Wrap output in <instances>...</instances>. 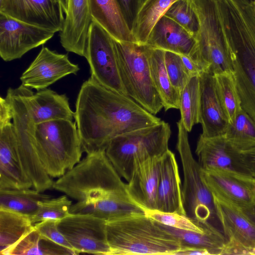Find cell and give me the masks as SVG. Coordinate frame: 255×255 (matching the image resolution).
<instances>
[{"label": "cell", "instance_id": "cell-1", "mask_svg": "<svg viewBox=\"0 0 255 255\" xmlns=\"http://www.w3.org/2000/svg\"><path fill=\"white\" fill-rule=\"evenodd\" d=\"M74 119L86 154L105 149L117 135L161 121L129 97L105 87L91 77L79 92Z\"/></svg>", "mask_w": 255, "mask_h": 255}, {"label": "cell", "instance_id": "cell-2", "mask_svg": "<svg viewBox=\"0 0 255 255\" xmlns=\"http://www.w3.org/2000/svg\"><path fill=\"white\" fill-rule=\"evenodd\" d=\"M219 8L242 107L255 120V10L251 0H220Z\"/></svg>", "mask_w": 255, "mask_h": 255}, {"label": "cell", "instance_id": "cell-3", "mask_svg": "<svg viewBox=\"0 0 255 255\" xmlns=\"http://www.w3.org/2000/svg\"><path fill=\"white\" fill-rule=\"evenodd\" d=\"M111 255H173L182 244L160 223L144 213L106 222Z\"/></svg>", "mask_w": 255, "mask_h": 255}, {"label": "cell", "instance_id": "cell-4", "mask_svg": "<svg viewBox=\"0 0 255 255\" xmlns=\"http://www.w3.org/2000/svg\"><path fill=\"white\" fill-rule=\"evenodd\" d=\"M53 188L77 202H95L126 190L105 149L87 154L54 182Z\"/></svg>", "mask_w": 255, "mask_h": 255}, {"label": "cell", "instance_id": "cell-5", "mask_svg": "<svg viewBox=\"0 0 255 255\" xmlns=\"http://www.w3.org/2000/svg\"><path fill=\"white\" fill-rule=\"evenodd\" d=\"M35 147L47 173L59 178L81 160L82 146L75 122L58 119L35 124Z\"/></svg>", "mask_w": 255, "mask_h": 255}, {"label": "cell", "instance_id": "cell-6", "mask_svg": "<svg viewBox=\"0 0 255 255\" xmlns=\"http://www.w3.org/2000/svg\"><path fill=\"white\" fill-rule=\"evenodd\" d=\"M171 133L169 124L161 121L113 137L106 147V154L120 176L128 181L135 163L161 156L169 149Z\"/></svg>", "mask_w": 255, "mask_h": 255}, {"label": "cell", "instance_id": "cell-7", "mask_svg": "<svg viewBox=\"0 0 255 255\" xmlns=\"http://www.w3.org/2000/svg\"><path fill=\"white\" fill-rule=\"evenodd\" d=\"M219 0H193L199 29L191 58L198 62L205 72L213 74L234 72L221 20Z\"/></svg>", "mask_w": 255, "mask_h": 255}, {"label": "cell", "instance_id": "cell-8", "mask_svg": "<svg viewBox=\"0 0 255 255\" xmlns=\"http://www.w3.org/2000/svg\"><path fill=\"white\" fill-rule=\"evenodd\" d=\"M121 80L126 94L153 115L163 108V102L152 82L147 45L114 39Z\"/></svg>", "mask_w": 255, "mask_h": 255}, {"label": "cell", "instance_id": "cell-9", "mask_svg": "<svg viewBox=\"0 0 255 255\" xmlns=\"http://www.w3.org/2000/svg\"><path fill=\"white\" fill-rule=\"evenodd\" d=\"M177 125V149L182 166V197L186 215L197 223H208L222 231L219 226L213 196L202 179L200 165L193 156L188 131L180 120Z\"/></svg>", "mask_w": 255, "mask_h": 255}, {"label": "cell", "instance_id": "cell-10", "mask_svg": "<svg viewBox=\"0 0 255 255\" xmlns=\"http://www.w3.org/2000/svg\"><path fill=\"white\" fill-rule=\"evenodd\" d=\"M6 97L11 105L12 122L19 156L33 188L40 192L53 188L54 181L45 170L35 147L33 137L35 123L21 89L9 88Z\"/></svg>", "mask_w": 255, "mask_h": 255}, {"label": "cell", "instance_id": "cell-11", "mask_svg": "<svg viewBox=\"0 0 255 255\" xmlns=\"http://www.w3.org/2000/svg\"><path fill=\"white\" fill-rule=\"evenodd\" d=\"M85 58L90 66L91 77L105 87L127 96L119 74L114 39L93 20Z\"/></svg>", "mask_w": 255, "mask_h": 255}, {"label": "cell", "instance_id": "cell-12", "mask_svg": "<svg viewBox=\"0 0 255 255\" xmlns=\"http://www.w3.org/2000/svg\"><path fill=\"white\" fill-rule=\"evenodd\" d=\"M106 222L91 215L69 213L58 221V227L77 255H111Z\"/></svg>", "mask_w": 255, "mask_h": 255}, {"label": "cell", "instance_id": "cell-13", "mask_svg": "<svg viewBox=\"0 0 255 255\" xmlns=\"http://www.w3.org/2000/svg\"><path fill=\"white\" fill-rule=\"evenodd\" d=\"M212 195L217 217L226 239L222 255H251L255 248V225L240 208Z\"/></svg>", "mask_w": 255, "mask_h": 255}, {"label": "cell", "instance_id": "cell-14", "mask_svg": "<svg viewBox=\"0 0 255 255\" xmlns=\"http://www.w3.org/2000/svg\"><path fill=\"white\" fill-rule=\"evenodd\" d=\"M54 32L27 24L0 13V55L4 61L20 58L43 45Z\"/></svg>", "mask_w": 255, "mask_h": 255}, {"label": "cell", "instance_id": "cell-15", "mask_svg": "<svg viewBox=\"0 0 255 255\" xmlns=\"http://www.w3.org/2000/svg\"><path fill=\"white\" fill-rule=\"evenodd\" d=\"M0 13L54 33L62 30L65 20L59 0H0Z\"/></svg>", "mask_w": 255, "mask_h": 255}, {"label": "cell", "instance_id": "cell-16", "mask_svg": "<svg viewBox=\"0 0 255 255\" xmlns=\"http://www.w3.org/2000/svg\"><path fill=\"white\" fill-rule=\"evenodd\" d=\"M12 116L0 115V189L32 187L19 156Z\"/></svg>", "mask_w": 255, "mask_h": 255}, {"label": "cell", "instance_id": "cell-17", "mask_svg": "<svg viewBox=\"0 0 255 255\" xmlns=\"http://www.w3.org/2000/svg\"><path fill=\"white\" fill-rule=\"evenodd\" d=\"M79 70L78 65L71 62L67 54L58 53L43 46L21 75V85L39 91L67 75H76Z\"/></svg>", "mask_w": 255, "mask_h": 255}, {"label": "cell", "instance_id": "cell-18", "mask_svg": "<svg viewBox=\"0 0 255 255\" xmlns=\"http://www.w3.org/2000/svg\"><path fill=\"white\" fill-rule=\"evenodd\" d=\"M202 179L212 194L240 208L255 203V180L250 176L221 169H203Z\"/></svg>", "mask_w": 255, "mask_h": 255}, {"label": "cell", "instance_id": "cell-19", "mask_svg": "<svg viewBox=\"0 0 255 255\" xmlns=\"http://www.w3.org/2000/svg\"><path fill=\"white\" fill-rule=\"evenodd\" d=\"M195 153L203 169H221L252 177L241 152L229 142L225 134L213 137L200 134Z\"/></svg>", "mask_w": 255, "mask_h": 255}, {"label": "cell", "instance_id": "cell-20", "mask_svg": "<svg viewBox=\"0 0 255 255\" xmlns=\"http://www.w3.org/2000/svg\"><path fill=\"white\" fill-rule=\"evenodd\" d=\"M60 41L68 52L84 57L89 31L93 21L90 0H68V8Z\"/></svg>", "mask_w": 255, "mask_h": 255}, {"label": "cell", "instance_id": "cell-21", "mask_svg": "<svg viewBox=\"0 0 255 255\" xmlns=\"http://www.w3.org/2000/svg\"><path fill=\"white\" fill-rule=\"evenodd\" d=\"M162 156L135 163L130 178L126 184L131 200L144 211L156 210V197Z\"/></svg>", "mask_w": 255, "mask_h": 255}, {"label": "cell", "instance_id": "cell-22", "mask_svg": "<svg viewBox=\"0 0 255 255\" xmlns=\"http://www.w3.org/2000/svg\"><path fill=\"white\" fill-rule=\"evenodd\" d=\"M199 81L201 135L213 137L224 134L229 123L218 95L214 74L204 72L199 76Z\"/></svg>", "mask_w": 255, "mask_h": 255}, {"label": "cell", "instance_id": "cell-23", "mask_svg": "<svg viewBox=\"0 0 255 255\" xmlns=\"http://www.w3.org/2000/svg\"><path fill=\"white\" fill-rule=\"evenodd\" d=\"M20 87L35 124L58 119L72 121L74 118V112L65 94H59L47 88L34 93L31 89L22 85Z\"/></svg>", "mask_w": 255, "mask_h": 255}, {"label": "cell", "instance_id": "cell-24", "mask_svg": "<svg viewBox=\"0 0 255 255\" xmlns=\"http://www.w3.org/2000/svg\"><path fill=\"white\" fill-rule=\"evenodd\" d=\"M156 210L186 215L183 205L178 166L175 154L169 149L161 158Z\"/></svg>", "mask_w": 255, "mask_h": 255}, {"label": "cell", "instance_id": "cell-25", "mask_svg": "<svg viewBox=\"0 0 255 255\" xmlns=\"http://www.w3.org/2000/svg\"><path fill=\"white\" fill-rule=\"evenodd\" d=\"M70 213L91 215L107 221L144 214V210L131 200L126 190H123L97 201L77 202L72 205Z\"/></svg>", "mask_w": 255, "mask_h": 255}, {"label": "cell", "instance_id": "cell-26", "mask_svg": "<svg viewBox=\"0 0 255 255\" xmlns=\"http://www.w3.org/2000/svg\"><path fill=\"white\" fill-rule=\"evenodd\" d=\"M146 44L191 58L195 40L179 24L164 15L153 27Z\"/></svg>", "mask_w": 255, "mask_h": 255}, {"label": "cell", "instance_id": "cell-27", "mask_svg": "<svg viewBox=\"0 0 255 255\" xmlns=\"http://www.w3.org/2000/svg\"><path fill=\"white\" fill-rule=\"evenodd\" d=\"M92 20L119 42H135L117 0H90Z\"/></svg>", "mask_w": 255, "mask_h": 255}, {"label": "cell", "instance_id": "cell-28", "mask_svg": "<svg viewBox=\"0 0 255 255\" xmlns=\"http://www.w3.org/2000/svg\"><path fill=\"white\" fill-rule=\"evenodd\" d=\"M147 46L151 79L163 102V108L165 111L170 109H179L180 95L172 85L168 75L164 62V50Z\"/></svg>", "mask_w": 255, "mask_h": 255}, {"label": "cell", "instance_id": "cell-29", "mask_svg": "<svg viewBox=\"0 0 255 255\" xmlns=\"http://www.w3.org/2000/svg\"><path fill=\"white\" fill-rule=\"evenodd\" d=\"M177 0H144L140 5L131 31L135 42L146 44L153 27Z\"/></svg>", "mask_w": 255, "mask_h": 255}, {"label": "cell", "instance_id": "cell-30", "mask_svg": "<svg viewBox=\"0 0 255 255\" xmlns=\"http://www.w3.org/2000/svg\"><path fill=\"white\" fill-rule=\"evenodd\" d=\"M34 228L29 216L0 208V254L4 255Z\"/></svg>", "mask_w": 255, "mask_h": 255}, {"label": "cell", "instance_id": "cell-31", "mask_svg": "<svg viewBox=\"0 0 255 255\" xmlns=\"http://www.w3.org/2000/svg\"><path fill=\"white\" fill-rule=\"evenodd\" d=\"M73 255V250L42 235L35 228L8 249L4 255Z\"/></svg>", "mask_w": 255, "mask_h": 255}, {"label": "cell", "instance_id": "cell-32", "mask_svg": "<svg viewBox=\"0 0 255 255\" xmlns=\"http://www.w3.org/2000/svg\"><path fill=\"white\" fill-rule=\"evenodd\" d=\"M51 198L29 188L0 189V208L10 210L30 218L37 211L39 202Z\"/></svg>", "mask_w": 255, "mask_h": 255}, {"label": "cell", "instance_id": "cell-33", "mask_svg": "<svg viewBox=\"0 0 255 255\" xmlns=\"http://www.w3.org/2000/svg\"><path fill=\"white\" fill-rule=\"evenodd\" d=\"M167 231L179 239L182 246L205 248L213 255H221L226 239L222 231L211 226L204 233L178 229L160 223Z\"/></svg>", "mask_w": 255, "mask_h": 255}, {"label": "cell", "instance_id": "cell-34", "mask_svg": "<svg viewBox=\"0 0 255 255\" xmlns=\"http://www.w3.org/2000/svg\"><path fill=\"white\" fill-rule=\"evenodd\" d=\"M218 95L229 124L243 109L234 73L226 71L214 74Z\"/></svg>", "mask_w": 255, "mask_h": 255}, {"label": "cell", "instance_id": "cell-35", "mask_svg": "<svg viewBox=\"0 0 255 255\" xmlns=\"http://www.w3.org/2000/svg\"><path fill=\"white\" fill-rule=\"evenodd\" d=\"M227 139L241 152L255 147V120L243 109L234 121L229 124L225 133Z\"/></svg>", "mask_w": 255, "mask_h": 255}, {"label": "cell", "instance_id": "cell-36", "mask_svg": "<svg viewBox=\"0 0 255 255\" xmlns=\"http://www.w3.org/2000/svg\"><path fill=\"white\" fill-rule=\"evenodd\" d=\"M199 109L200 81L196 76L190 78L180 94V120L188 132L200 123Z\"/></svg>", "mask_w": 255, "mask_h": 255}, {"label": "cell", "instance_id": "cell-37", "mask_svg": "<svg viewBox=\"0 0 255 255\" xmlns=\"http://www.w3.org/2000/svg\"><path fill=\"white\" fill-rule=\"evenodd\" d=\"M144 214L163 225L184 230L204 233L210 227L214 226L208 223H197L187 216L177 213L147 210L144 211Z\"/></svg>", "mask_w": 255, "mask_h": 255}, {"label": "cell", "instance_id": "cell-38", "mask_svg": "<svg viewBox=\"0 0 255 255\" xmlns=\"http://www.w3.org/2000/svg\"><path fill=\"white\" fill-rule=\"evenodd\" d=\"M164 15L179 24L195 38L199 29V21L193 0H177Z\"/></svg>", "mask_w": 255, "mask_h": 255}, {"label": "cell", "instance_id": "cell-39", "mask_svg": "<svg viewBox=\"0 0 255 255\" xmlns=\"http://www.w3.org/2000/svg\"><path fill=\"white\" fill-rule=\"evenodd\" d=\"M66 195L39 202L36 212L30 218L33 225L46 220H60L70 213L72 201Z\"/></svg>", "mask_w": 255, "mask_h": 255}, {"label": "cell", "instance_id": "cell-40", "mask_svg": "<svg viewBox=\"0 0 255 255\" xmlns=\"http://www.w3.org/2000/svg\"><path fill=\"white\" fill-rule=\"evenodd\" d=\"M164 62L171 83L180 95L191 78L185 70L181 55L164 50Z\"/></svg>", "mask_w": 255, "mask_h": 255}, {"label": "cell", "instance_id": "cell-41", "mask_svg": "<svg viewBox=\"0 0 255 255\" xmlns=\"http://www.w3.org/2000/svg\"><path fill=\"white\" fill-rule=\"evenodd\" d=\"M59 221L56 220H44L35 224L34 227L42 235L62 246L74 251L76 253L70 244L59 231L58 227Z\"/></svg>", "mask_w": 255, "mask_h": 255}, {"label": "cell", "instance_id": "cell-42", "mask_svg": "<svg viewBox=\"0 0 255 255\" xmlns=\"http://www.w3.org/2000/svg\"><path fill=\"white\" fill-rule=\"evenodd\" d=\"M131 29L140 5V0H117Z\"/></svg>", "mask_w": 255, "mask_h": 255}, {"label": "cell", "instance_id": "cell-43", "mask_svg": "<svg viewBox=\"0 0 255 255\" xmlns=\"http://www.w3.org/2000/svg\"><path fill=\"white\" fill-rule=\"evenodd\" d=\"M180 55L185 70L190 77L199 76L205 72L203 67L196 60L188 56Z\"/></svg>", "mask_w": 255, "mask_h": 255}, {"label": "cell", "instance_id": "cell-44", "mask_svg": "<svg viewBox=\"0 0 255 255\" xmlns=\"http://www.w3.org/2000/svg\"><path fill=\"white\" fill-rule=\"evenodd\" d=\"M212 255L208 249L191 246H182L174 255Z\"/></svg>", "mask_w": 255, "mask_h": 255}, {"label": "cell", "instance_id": "cell-45", "mask_svg": "<svg viewBox=\"0 0 255 255\" xmlns=\"http://www.w3.org/2000/svg\"><path fill=\"white\" fill-rule=\"evenodd\" d=\"M241 155L245 164L255 180V147L241 152Z\"/></svg>", "mask_w": 255, "mask_h": 255}, {"label": "cell", "instance_id": "cell-46", "mask_svg": "<svg viewBox=\"0 0 255 255\" xmlns=\"http://www.w3.org/2000/svg\"><path fill=\"white\" fill-rule=\"evenodd\" d=\"M241 209L245 216L255 225V203Z\"/></svg>", "mask_w": 255, "mask_h": 255}, {"label": "cell", "instance_id": "cell-47", "mask_svg": "<svg viewBox=\"0 0 255 255\" xmlns=\"http://www.w3.org/2000/svg\"><path fill=\"white\" fill-rule=\"evenodd\" d=\"M60 2H61L63 9L64 13H66L67 10L68 8V0H59Z\"/></svg>", "mask_w": 255, "mask_h": 255}, {"label": "cell", "instance_id": "cell-48", "mask_svg": "<svg viewBox=\"0 0 255 255\" xmlns=\"http://www.w3.org/2000/svg\"><path fill=\"white\" fill-rule=\"evenodd\" d=\"M252 0V3L253 4L254 9L255 10V0Z\"/></svg>", "mask_w": 255, "mask_h": 255}, {"label": "cell", "instance_id": "cell-49", "mask_svg": "<svg viewBox=\"0 0 255 255\" xmlns=\"http://www.w3.org/2000/svg\"><path fill=\"white\" fill-rule=\"evenodd\" d=\"M144 0H140V4L141 3L144 1Z\"/></svg>", "mask_w": 255, "mask_h": 255}]
</instances>
